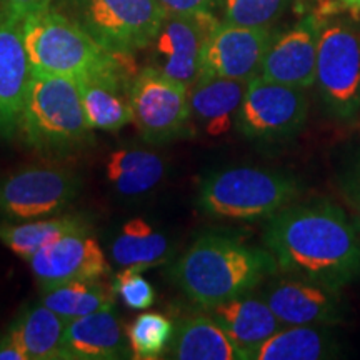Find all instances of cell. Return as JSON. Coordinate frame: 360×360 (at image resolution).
I'll use <instances>...</instances> for the list:
<instances>
[{
	"mask_svg": "<svg viewBox=\"0 0 360 360\" xmlns=\"http://www.w3.org/2000/svg\"><path fill=\"white\" fill-rule=\"evenodd\" d=\"M217 24L212 12L197 15L167 13L147 47L150 67L191 89L200 77L204 45Z\"/></svg>",
	"mask_w": 360,
	"mask_h": 360,
	"instance_id": "8fae6325",
	"label": "cell"
},
{
	"mask_svg": "<svg viewBox=\"0 0 360 360\" xmlns=\"http://www.w3.org/2000/svg\"><path fill=\"white\" fill-rule=\"evenodd\" d=\"M132 124L148 143H167L191 129V89L146 67L132 84Z\"/></svg>",
	"mask_w": 360,
	"mask_h": 360,
	"instance_id": "9c48e42d",
	"label": "cell"
},
{
	"mask_svg": "<svg viewBox=\"0 0 360 360\" xmlns=\"http://www.w3.org/2000/svg\"><path fill=\"white\" fill-rule=\"evenodd\" d=\"M65 360H119L132 357L127 334L114 310L72 319L65 326Z\"/></svg>",
	"mask_w": 360,
	"mask_h": 360,
	"instance_id": "ac0fdd59",
	"label": "cell"
},
{
	"mask_svg": "<svg viewBox=\"0 0 360 360\" xmlns=\"http://www.w3.org/2000/svg\"><path fill=\"white\" fill-rule=\"evenodd\" d=\"M32 67L27 53L22 22L6 8L0 11V137L12 141L19 135L20 117Z\"/></svg>",
	"mask_w": 360,
	"mask_h": 360,
	"instance_id": "e0dca14e",
	"label": "cell"
},
{
	"mask_svg": "<svg viewBox=\"0 0 360 360\" xmlns=\"http://www.w3.org/2000/svg\"><path fill=\"white\" fill-rule=\"evenodd\" d=\"M307 115L309 98L304 89L270 82L257 75L247 84L236 127L247 139L277 141L299 132Z\"/></svg>",
	"mask_w": 360,
	"mask_h": 360,
	"instance_id": "30bf717a",
	"label": "cell"
},
{
	"mask_svg": "<svg viewBox=\"0 0 360 360\" xmlns=\"http://www.w3.org/2000/svg\"><path fill=\"white\" fill-rule=\"evenodd\" d=\"M92 224L84 215H60L37 220H0V242L29 262L40 249L69 233H89Z\"/></svg>",
	"mask_w": 360,
	"mask_h": 360,
	"instance_id": "7402d4cb",
	"label": "cell"
},
{
	"mask_svg": "<svg viewBox=\"0 0 360 360\" xmlns=\"http://www.w3.org/2000/svg\"><path fill=\"white\" fill-rule=\"evenodd\" d=\"M265 249L277 270L327 285L360 276V238L347 214L332 202L285 207L269 219Z\"/></svg>",
	"mask_w": 360,
	"mask_h": 360,
	"instance_id": "6da1fadb",
	"label": "cell"
},
{
	"mask_svg": "<svg viewBox=\"0 0 360 360\" xmlns=\"http://www.w3.org/2000/svg\"><path fill=\"white\" fill-rule=\"evenodd\" d=\"M40 294V302L60 315L65 322L102 310H114L117 299L112 285H105L101 281L62 283Z\"/></svg>",
	"mask_w": 360,
	"mask_h": 360,
	"instance_id": "4316f807",
	"label": "cell"
},
{
	"mask_svg": "<svg viewBox=\"0 0 360 360\" xmlns=\"http://www.w3.org/2000/svg\"><path fill=\"white\" fill-rule=\"evenodd\" d=\"M67 322L42 302L25 305L7 332L24 350L27 360H65Z\"/></svg>",
	"mask_w": 360,
	"mask_h": 360,
	"instance_id": "44dd1931",
	"label": "cell"
},
{
	"mask_svg": "<svg viewBox=\"0 0 360 360\" xmlns=\"http://www.w3.org/2000/svg\"><path fill=\"white\" fill-rule=\"evenodd\" d=\"M77 80L32 72L19 135L45 155H67L94 141Z\"/></svg>",
	"mask_w": 360,
	"mask_h": 360,
	"instance_id": "3957f363",
	"label": "cell"
},
{
	"mask_svg": "<svg viewBox=\"0 0 360 360\" xmlns=\"http://www.w3.org/2000/svg\"><path fill=\"white\" fill-rule=\"evenodd\" d=\"M29 264L40 292L69 282L102 281L110 274L101 244L89 233H69L57 238L40 249Z\"/></svg>",
	"mask_w": 360,
	"mask_h": 360,
	"instance_id": "4fadbf2b",
	"label": "cell"
},
{
	"mask_svg": "<svg viewBox=\"0 0 360 360\" xmlns=\"http://www.w3.org/2000/svg\"><path fill=\"white\" fill-rule=\"evenodd\" d=\"M276 35L270 27H242L219 22L204 45L200 75L242 82L257 77Z\"/></svg>",
	"mask_w": 360,
	"mask_h": 360,
	"instance_id": "7c38bea8",
	"label": "cell"
},
{
	"mask_svg": "<svg viewBox=\"0 0 360 360\" xmlns=\"http://www.w3.org/2000/svg\"><path fill=\"white\" fill-rule=\"evenodd\" d=\"M127 340L132 359L154 360L167 354L175 334V323L159 312H143L127 327Z\"/></svg>",
	"mask_w": 360,
	"mask_h": 360,
	"instance_id": "83f0119b",
	"label": "cell"
},
{
	"mask_svg": "<svg viewBox=\"0 0 360 360\" xmlns=\"http://www.w3.org/2000/svg\"><path fill=\"white\" fill-rule=\"evenodd\" d=\"M32 72L80 79L105 69L117 53L107 52L82 25L52 6L22 20Z\"/></svg>",
	"mask_w": 360,
	"mask_h": 360,
	"instance_id": "5b68a950",
	"label": "cell"
},
{
	"mask_svg": "<svg viewBox=\"0 0 360 360\" xmlns=\"http://www.w3.org/2000/svg\"><path fill=\"white\" fill-rule=\"evenodd\" d=\"M340 6L350 11H360V0H340Z\"/></svg>",
	"mask_w": 360,
	"mask_h": 360,
	"instance_id": "e575fe53",
	"label": "cell"
},
{
	"mask_svg": "<svg viewBox=\"0 0 360 360\" xmlns=\"http://www.w3.org/2000/svg\"><path fill=\"white\" fill-rule=\"evenodd\" d=\"M117 56L105 69L77 79L80 98L87 122L94 130L119 132L127 124H132V84L137 74L127 58Z\"/></svg>",
	"mask_w": 360,
	"mask_h": 360,
	"instance_id": "5bb4252c",
	"label": "cell"
},
{
	"mask_svg": "<svg viewBox=\"0 0 360 360\" xmlns=\"http://www.w3.org/2000/svg\"><path fill=\"white\" fill-rule=\"evenodd\" d=\"M344 191L360 219V164L355 165L347 174V177L344 180Z\"/></svg>",
	"mask_w": 360,
	"mask_h": 360,
	"instance_id": "d6a6232c",
	"label": "cell"
},
{
	"mask_svg": "<svg viewBox=\"0 0 360 360\" xmlns=\"http://www.w3.org/2000/svg\"><path fill=\"white\" fill-rule=\"evenodd\" d=\"M64 13L117 56L150 45L165 19L159 0H64Z\"/></svg>",
	"mask_w": 360,
	"mask_h": 360,
	"instance_id": "8992f818",
	"label": "cell"
},
{
	"mask_svg": "<svg viewBox=\"0 0 360 360\" xmlns=\"http://www.w3.org/2000/svg\"><path fill=\"white\" fill-rule=\"evenodd\" d=\"M332 355L330 339L314 326H283L252 349L245 360H319Z\"/></svg>",
	"mask_w": 360,
	"mask_h": 360,
	"instance_id": "d4e9b609",
	"label": "cell"
},
{
	"mask_svg": "<svg viewBox=\"0 0 360 360\" xmlns=\"http://www.w3.org/2000/svg\"><path fill=\"white\" fill-rule=\"evenodd\" d=\"M315 84L337 119L350 120L360 112V35L347 22L322 24Z\"/></svg>",
	"mask_w": 360,
	"mask_h": 360,
	"instance_id": "52a82bcc",
	"label": "cell"
},
{
	"mask_svg": "<svg viewBox=\"0 0 360 360\" xmlns=\"http://www.w3.org/2000/svg\"><path fill=\"white\" fill-rule=\"evenodd\" d=\"M137 267H122L112 281V289L117 299L132 310H146L155 302V290L152 283L142 276Z\"/></svg>",
	"mask_w": 360,
	"mask_h": 360,
	"instance_id": "f546056e",
	"label": "cell"
},
{
	"mask_svg": "<svg viewBox=\"0 0 360 360\" xmlns=\"http://www.w3.org/2000/svg\"><path fill=\"white\" fill-rule=\"evenodd\" d=\"M290 175L257 167L214 170L202 179L197 207L212 217L254 222L270 219L299 197Z\"/></svg>",
	"mask_w": 360,
	"mask_h": 360,
	"instance_id": "277c9868",
	"label": "cell"
},
{
	"mask_svg": "<svg viewBox=\"0 0 360 360\" xmlns=\"http://www.w3.org/2000/svg\"><path fill=\"white\" fill-rule=\"evenodd\" d=\"M322 24L321 17L307 15L287 32L274 37L260 77L304 90L314 87Z\"/></svg>",
	"mask_w": 360,
	"mask_h": 360,
	"instance_id": "9a60e30c",
	"label": "cell"
},
{
	"mask_svg": "<svg viewBox=\"0 0 360 360\" xmlns=\"http://www.w3.org/2000/svg\"><path fill=\"white\" fill-rule=\"evenodd\" d=\"M169 252L167 237L155 231L143 219H132L125 222L112 244V257L117 265L141 270L164 264L169 257Z\"/></svg>",
	"mask_w": 360,
	"mask_h": 360,
	"instance_id": "484cf974",
	"label": "cell"
},
{
	"mask_svg": "<svg viewBox=\"0 0 360 360\" xmlns=\"http://www.w3.org/2000/svg\"><path fill=\"white\" fill-rule=\"evenodd\" d=\"M82 180L58 165H24L0 177V220L52 217L79 197Z\"/></svg>",
	"mask_w": 360,
	"mask_h": 360,
	"instance_id": "ba28073f",
	"label": "cell"
},
{
	"mask_svg": "<svg viewBox=\"0 0 360 360\" xmlns=\"http://www.w3.org/2000/svg\"><path fill=\"white\" fill-rule=\"evenodd\" d=\"M165 174V162L155 152L143 148H119L105 164L107 180L117 193L137 197L150 192Z\"/></svg>",
	"mask_w": 360,
	"mask_h": 360,
	"instance_id": "cb8c5ba5",
	"label": "cell"
},
{
	"mask_svg": "<svg viewBox=\"0 0 360 360\" xmlns=\"http://www.w3.org/2000/svg\"><path fill=\"white\" fill-rule=\"evenodd\" d=\"M177 360H240L233 342L212 315H192L175 326L167 355Z\"/></svg>",
	"mask_w": 360,
	"mask_h": 360,
	"instance_id": "603a6c76",
	"label": "cell"
},
{
	"mask_svg": "<svg viewBox=\"0 0 360 360\" xmlns=\"http://www.w3.org/2000/svg\"><path fill=\"white\" fill-rule=\"evenodd\" d=\"M0 360H27L24 350L7 330L0 335Z\"/></svg>",
	"mask_w": 360,
	"mask_h": 360,
	"instance_id": "836d02e7",
	"label": "cell"
},
{
	"mask_svg": "<svg viewBox=\"0 0 360 360\" xmlns=\"http://www.w3.org/2000/svg\"><path fill=\"white\" fill-rule=\"evenodd\" d=\"M249 82L200 75L191 87L192 120L209 135L220 137L233 127Z\"/></svg>",
	"mask_w": 360,
	"mask_h": 360,
	"instance_id": "ffe728a7",
	"label": "cell"
},
{
	"mask_svg": "<svg viewBox=\"0 0 360 360\" xmlns=\"http://www.w3.org/2000/svg\"><path fill=\"white\" fill-rule=\"evenodd\" d=\"M262 299L282 326H332L342 321L339 289L302 277L272 282Z\"/></svg>",
	"mask_w": 360,
	"mask_h": 360,
	"instance_id": "2e32d148",
	"label": "cell"
},
{
	"mask_svg": "<svg viewBox=\"0 0 360 360\" xmlns=\"http://www.w3.org/2000/svg\"><path fill=\"white\" fill-rule=\"evenodd\" d=\"M209 310L229 339L233 342L240 354V360H245L252 349L283 327L269 304L250 294L225 300Z\"/></svg>",
	"mask_w": 360,
	"mask_h": 360,
	"instance_id": "d6986e66",
	"label": "cell"
},
{
	"mask_svg": "<svg viewBox=\"0 0 360 360\" xmlns=\"http://www.w3.org/2000/svg\"><path fill=\"white\" fill-rule=\"evenodd\" d=\"M165 13L172 15H197L210 12L214 0H159Z\"/></svg>",
	"mask_w": 360,
	"mask_h": 360,
	"instance_id": "4dcf8cb0",
	"label": "cell"
},
{
	"mask_svg": "<svg viewBox=\"0 0 360 360\" xmlns=\"http://www.w3.org/2000/svg\"><path fill=\"white\" fill-rule=\"evenodd\" d=\"M287 6V0H224V22L242 27H269Z\"/></svg>",
	"mask_w": 360,
	"mask_h": 360,
	"instance_id": "f1b7e54d",
	"label": "cell"
},
{
	"mask_svg": "<svg viewBox=\"0 0 360 360\" xmlns=\"http://www.w3.org/2000/svg\"><path fill=\"white\" fill-rule=\"evenodd\" d=\"M52 0H4V8L11 13L13 19L24 20L35 12L51 7Z\"/></svg>",
	"mask_w": 360,
	"mask_h": 360,
	"instance_id": "1f68e13d",
	"label": "cell"
},
{
	"mask_svg": "<svg viewBox=\"0 0 360 360\" xmlns=\"http://www.w3.org/2000/svg\"><path fill=\"white\" fill-rule=\"evenodd\" d=\"M277 264L267 249L247 245L220 232L197 237L172 267V278L193 304L204 309L250 294Z\"/></svg>",
	"mask_w": 360,
	"mask_h": 360,
	"instance_id": "7a4b0ae2",
	"label": "cell"
}]
</instances>
